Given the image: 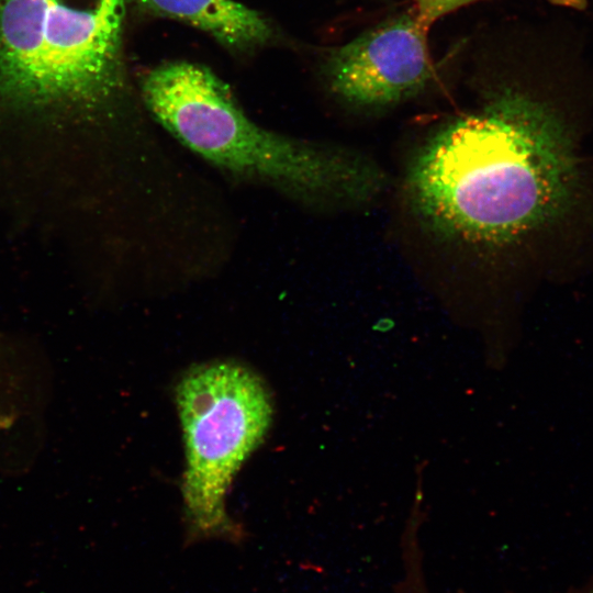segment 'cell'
<instances>
[{
	"label": "cell",
	"instance_id": "cell-1",
	"mask_svg": "<svg viewBox=\"0 0 593 593\" xmlns=\"http://www.w3.org/2000/svg\"><path fill=\"white\" fill-rule=\"evenodd\" d=\"M541 27L484 22L440 57L475 101L423 147L410 201L438 234L505 245L593 217L581 114Z\"/></svg>",
	"mask_w": 593,
	"mask_h": 593
},
{
	"label": "cell",
	"instance_id": "cell-2",
	"mask_svg": "<svg viewBox=\"0 0 593 593\" xmlns=\"http://www.w3.org/2000/svg\"><path fill=\"white\" fill-rule=\"evenodd\" d=\"M150 113L180 143L214 166L307 202H368L385 174L368 158L266 130L250 120L210 69L171 61L142 83Z\"/></svg>",
	"mask_w": 593,
	"mask_h": 593
},
{
	"label": "cell",
	"instance_id": "cell-3",
	"mask_svg": "<svg viewBox=\"0 0 593 593\" xmlns=\"http://www.w3.org/2000/svg\"><path fill=\"white\" fill-rule=\"evenodd\" d=\"M125 0H0V102L65 137L122 90Z\"/></svg>",
	"mask_w": 593,
	"mask_h": 593
},
{
	"label": "cell",
	"instance_id": "cell-4",
	"mask_svg": "<svg viewBox=\"0 0 593 593\" xmlns=\"http://www.w3.org/2000/svg\"><path fill=\"white\" fill-rule=\"evenodd\" d=\"M176 400L186 450L182 495L190 535L238 536L225 497L235 473L270 427L269 390L249 368L214 361L186 372Z\"/></svg>",
	"mask_w": 593,
	"mask_h": 593
},
{
	"label": "cell",
	"instance_id": "cell-5",
	"mask_svg": "<svg viewBox=\"0 0 593 593\" xmlns=\"http://www.w3.org/2000/svg\"><path fill=\"white\" fill-rule=\"evenodd\" d=\"M429 29L411 4L324 51L323 83L342 105L358 112L395 109L441 88L443 71Z\"/></svg>",
	"mask_w": 593,
	"mask_h": 593
},
{
	"label": "cell",
	"instance_id": "cell-6",
	"mask_svg": "<svg viewBox=\"0 0 593 593\" xmlns=\"http://www.w3.org/2000/svg\"><path fill=\"white\" fill-rule=\"evenodd\" d=\"M156 14L190 24L234 49L264 44L271 36L268 22L235 0H139Z\"/></svg>",
	"mask_w": 593,
	"mask_h": 593
},
{
	"label": "cell",
	"instance_id": "cell-7",
	"mask_svg": "<svg viewBox=\"0 0 593 593\" xmlns=\"http://www.w3.org/2000/svg\"><path fill=\"white\" fill-rule=\"evenodd\" d=\"M484 0H412L418 21L427 29L446 15Z\"/></svg>",
	"mask_w": 593,
	"mask_h": 593
},
{
	"label": "cell",
	"instance_id": "cell-8",
	"mask_svg": "<svg viewBox=\"0 0 593 593\" xmlns=\"http://www.w3.org/2000/svg\"><path fill=\"white\" fill-rule=\"evenodd\" d=\"M553 5L564 7L575 10H585L589 2L588 0H547Z\"/></svg>",
	"mask_w": 593,
	"mask_h": 593
}]
</instances>
